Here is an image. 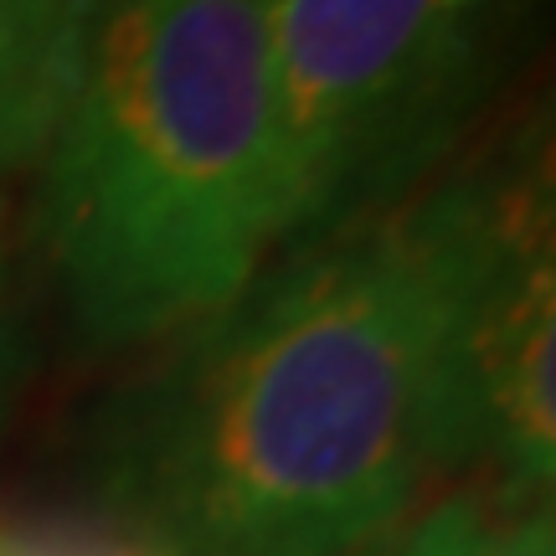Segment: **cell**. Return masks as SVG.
I'll use <instances>...</instances> for the list:
<instances>
[{
  "label": "cell",
  "instance_id": "cell-1",
  "mask_svg": "<svg viewBox=\"0 0 556 556\" xmlns=\"http://www.w3.org/2000/svg\"><path fill=\"white\" fill-rule=\"evenodd\" d=\"M479 248L484 155L289 248L109 413V531L144 556H351L475 479Z\"/></svg>",
  "mask_w": 556,
  "mask_h": 556
},
{
  "label": "cell",
  "instance_id": "cell-2",
  "mask_svg": "<svg viewBox=\"0 0 556 556\" xmlns=\"http://www.w3.org/2000/svg\"><path fill=\"white\" fill-rule=\"evenodd\" d=\"M274 0H124L41 150L37 227L88 340L191 330L289 238Z\"/></svg>",
  "mask_w": 556,
  "mask_h": 556
},
{
  "label": "cell",
  "instance_id": "cell-3",
  "mask_svg": "<svg viewBox=\"0 0 556 556\" xmlns=\"http://www.w3.org/2000/svg\"><path fill=\"white\" fill-rule=\"evenodd\" d=\"M526 0H274L289 248L381 217L454 155Z\"/></svg>",
  "mask_w": 556,
  "mask_h": 556
},
{
  "label": "cell",
  "instance_id": "cell-4",
  "mask_svg": "<svg viewBox=\"0 0 556 556\" xmlns=\"http://www.w3.org/2000/svg\"><path fill=\"white\" fill-rule=\"evenodd\" d=\"M124 0H0V165L47 150L62 109Z\"/></svg>",
  "mask_w": 556,
  "mask_h": 556
},
{
  "label": "cell",
  "instance_id": "cell-5",
  "mask_svg": "<svg viewBox=\"0 0 556 556\" xmlns=\"http://www.w3.org/2000/svg\"><path fill=\"white\" fill-rule=\"evenodd\" d=\"M351 556H556L552 495L475 475Z\"/></svg>",
  "mask_w": 556,
  "mask_h": 556
},
{
  "label": "cell",
  "instance_id": "cell-6",
  "mask_svg": "<svg viewBox=\"0 0 556 556\" xmlns=\"http://www.w3.org/2000/svg\"><path fill=\"white\" fill-rule=\"evenodd\" d=\"M0 556H144L119 531H83V526H31L0 531Z\"/></svg>",
  "mask_w": 556,
  "mask_h": 556
},
{
  "label": "cell",
  "instance_id": "cell-7",
  "mask_svg": "<svg viewBox=\"0 0 556 556\" xmlns=\"http://www.w3.org/2000/svg\"><path fill=\"white\" fill-rule=\"evenodd\" d=\"M11 377V330H5V263H0V392Z\"/></svg>",
  "mask_w": 556,
  "mask_h": 556
}]
</instances>
